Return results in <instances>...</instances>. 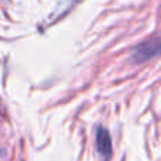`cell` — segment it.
Returning <instances> with one entry per match:
<instances>
[{"label": "cell", "instance_id": "7a4b0ae2", "mask_svg": "<svg viewBox=\"0 0 161 161\" xmlns=\"http://www.w3.org/2000/svg\"><path fill=\"white\" fill-rule=\"evenodd\" d=\"M96 148L105 161H108L112 157L113 150H112L110 134H109V131L103 127H99L96 131Z\"/></svg>", "mask_w": 161, "mask_h": 161}, {"label": "cell", "instance_id": "6da1fadb", "mask_svg": "<svg viewBox=\"0 0 161 161\" xmlns=\"http://www.w3.org/2000/svg\"><path fill=\"white\" fill-rule=\"evenodd\" d=\"M160 53V42L158 38H153V40H147V41L142 42L136 50L131 54V61L134 64H142L146 62L148 59L157 57V54Z\"/></svg>", "mask_w": 161, "mask_h": 161}]
</instances>
